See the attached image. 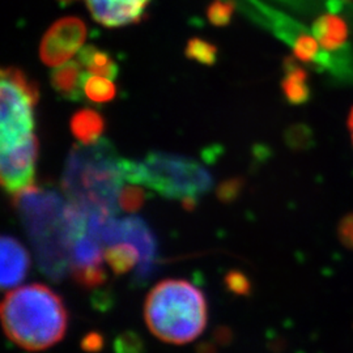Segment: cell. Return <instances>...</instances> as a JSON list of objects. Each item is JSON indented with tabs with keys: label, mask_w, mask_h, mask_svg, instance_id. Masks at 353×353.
I'll return each mask as SVG.
<instances>
[{
	"label": "cell",
	"mask_w": 353,
	"mask_h": 353,
	"mask_svg": "<svg viewBox=\"0 0 353 353\" xmlns=\"http://www.w3.org/2000/svg\"><path fill=\"white\" fill-rule=\"evenodd\" d=\"M14 205L32 241L41 268L50 276H64L70 268L72 233L62 196L52 190L30 186L14 195Z\"/></svg>",
	"instance_id": "cell-3"
},
{
	"label": "cell",
	"mask_w": 353,
	"mask_h": 353,
	"mask_svg": "<svg viewBox=\"0 0 353 353\" xmlns=\"http://www.w3.org/2000/svg\"><path fill=\"white\" fill-rule=\"evenodd\" d=\"M103 258L101 242L92 237L88 230L76 237L70 250V270L76 281L85 288L102 285L106 280Z\"/></svg>",
	"instance_id": "cell-9"
},
{
	"label": "cell",
	"mask_w": 353,
	"mask_h": 353,
	"mask_svg": "<svg viewBox=\"0 0 353 353\" xmlns=\"http://www.w3.org/2000/svg\"><path fill=\"white\" fill-rule=\"evenodd\" d=\"M77 61L92 75L108 79H115L118 75V64L108 52L97 49L96 46L88 45L81 48Z\"/></svg>",
	"instance_id": "cell-15"
},
{
	"label": "cell",
	"mask_w": 353,
	"mask_h": 353,
	"mask_svg": "<svg viewBox=\"0 0 353 353\" xmlns=\"http://www.w3.org/2000/svg\"><path fill=\"white\" fill-rule=\"evenodd\" d=\"M283 93L292 105H303L310 97L307 76L297 64L290 63L285 67V77L283 79Z\"/></svg>",
	"instance_id": "cell-16"
},
{
	"label": "cell",
	"mask_w": 353,
	"mask_h": 353,
	"mask_svg": "<svg viewBox=\"0 0 353 353\" xmlns=\"http://www.w3.org/2000/svg\"><path fill=\"white\" fill-rule=\"evenodd\" d=\"M228 285L230 290H236L239 293H243L249 290V283L246 278L240 272H230L227 278Z\"/></svg>",
	"instance_id": "cell-26"
},
{
	"label": "cell",
	"mask_w": 353,
	"mask_h": 353,
	"mask_svg": "<svg viewBox=\"0 0 353 353\" xmlns=\"http://www.w3.org/2000/svg\"><path fill=\"white\" fill-rule=\"evenodd\" d=\"M241 179H229L220 185L219 198L221 202H233L241 192Z\"/></svg>",
	"instance_id": "cell-24"
},
{
	"label": "cell",
	"mask_w": 353,
	"mask_h": 353,
	"mask_svg": "<svg viewBox=\"0 0 353 353\" xmlns=\"http://www.w3.org/2000/svg\"><path fill=\"white\" fill-rule=\"evenodd\" d=\"M121 236L122 241L134 245L140 255V278H145L151 274L154 258H156V240L147 223L140 217H126L121 220Z\"/></svg>",
	"instance_id": "cell-11"
},
{
	"label": "cell",
	"mask_w": 353,
	"mask_h": 353,
	"mask_svg": "<svg viewBox=\"0 0 353 353\" xmlns=\"http://www.w3.org/2000/svg\"><path fill=\"white\" fill-rule=\"evenodd\" d=\"M348 125H350V128H351V132H352V138H353V110L351 115H350V119H348Z\"/></svg>",
	"instance_id": "cell-27"
},
{
	"label": "cell",
	"mask_w": 353,
	"mask_h": 353,
	"mask_svg": "<svg viewBox=\"0 0 353 353\" xmlns=\"http://www.w3.org/2000/svg\"><path fill=\"white\" fill-rule=\"evenodd\" d=\"M85 76L84 67L79 61L65 62L51 72V85L61 97L77 101L84 90Z\"/></svg>",
	"instance_id": "cell-13"
},
{
	"label": "cell",
	"mask_w": 353,
	"mask_h": 353,
	"mask_svg": "<svg viewBox=\"0 0 353 353\" xmlns=\"http://www.w3.org/2000/svg\"><path fill=\"white\" fill-rule=\"evenodd\" d=\"M123 160L106 139L89 145H74L64 165V194L87 214L114 216L126 179Z\"/></svg>",
	"instance_id": "cell-1"
},
{
	"label": "cell",
	"mask_w": 353,
	"mask_h": 353,
	"mask_svg": "<svg viewBox=\"0 0 353 353\" xmlns=\"http://www.w3.org/2000/svg\"><path fill=\"white\" fill-rule=\"evenodd\" d=\"M145 191L137 186H127L119 194V207L126 212H138L145 202Z\"/></svg>",
	"instance_id": "cell-21"
},
{
	"label": "cell",
	"mask_w": 353,
	"mask_h": 353,
	"mask_svg": "<svg viewBox=\"0 0 353 353\" xmlns=\"http://www.w3.org/2000/svg\"><path fill=\"white\" fill-rule=\"evenodd\" d=\"M87 38L85 24L76 17H65L50 26L42 38L39 55L48 65H61L81 50Z\"/></svg>",
	"instance_id": "cell-7"
},
{
	"label": "cell",
	"mask_w": 353,
	"mask_h": 353,
	"mask_svg": "<svg viewBox=\"0 0 353 353\" xmlns=\"http://www.w3.org/2000/svg\"><path fill=\"white\" fill-rule=\"evenodd\" d=\"M62 3L83 1L92 17L103 26H119L137 24L145 16L151 0H59Z\"/></svg>",
	"instance_id": "cell-10"
},
{
	"label": "cell",
	"mask_w": 353,
	"mask_h": 353,
	"mask_svg": "<svg viewBox=\"0 0 353 353\" xmlns=\"http://www.w3.org/2000/svg\"><path fill=\"white\" fill-rule=\"evenodd\" d=\"M236 6L233 3L217 0L212 3L208 8V19L216 26H227L230 21V17L234 12Z\"/></svg>",
	"instance_id": "cell-22"
},
{
	"label": "cell",
	"mask_w": 353,
	"mask_h": 353,
	"mask_svg": "<svg viewBox=\"0 0 353 353\" xmlns=\"http://www.w3.org/2000/svg\"><path fill=\"white\" fill-rule=\"evenodd\" d=\"M185 54L189 59L196 61L204 65H214L217 61V49L208 41L202 38L190 39Z\"/></svg>",
	"instance_id": "cell-20"
},
{
	"label": "cell",
	"mask_w": 353,
	"mask_h": 353,
	"mask_svg": "<svg viewBox=\"0 0 353 353\" xmlns=\"http://www.w3.org/2000/svg\"><path fill=\"white\" fill-rule=\"evenodd\" d=\"M314 36L319 45L326 49L341 46L345 39V26L336 17H322L316 24Z\"/></svg>",
	"instance_id": "cell-18"
},
{
	"label": "cell",
	"mask_w": 353,
	"mask_h": 353,
	"mask_svg": "<svg viewBox=\"0 0 353 353\" xmlns=\"http://www.w3.org/2000/svg\"><path fill=\"white\" fill-rule=\"evenodd\" d=\"M70 127L76 139L81 144L89 145L100 140L105 130V121L96 110L81 109L71 118Z\"/></svg>",
	"instance_id": "cell-14"
},
{
	"label": "cell",
	"mask_w": 353,
	"mask_h": 353,
	"mask_svg": "<svg viewBox=\"0 0 353 353\" xmlns=\"http://www.w3.org/2000/svg\"><path fill=\"white\" fill-rule=\"evenodd\" d=\"M144 319L157 339L188 344L199 338L207 326V301L202 290L188 280L166 279L150 290Z\"/></svg>",
	"instance_id": "cell-4"
},
{
	"label": "cell",
	"mask_w": 353,
	"mask_h": 353,
	"mask_svg": "<svg viewBox=\"0 0 353 353\" xmlns=\"http://www.w3.org/2000/svg\"><path fill=\"white\" fill-rule=\"evenodd\" d=\"M318 45L319 43L316 38L301 36V37L297 38V41L294 42V46H293L294 55L301 62H310L316 58Z\"/></svg>",
	"instance_id": "cell-23"
},
{
	"label": "cell",
	"mask_w": 353,
	"mask_h": 353,
	"mask_svg": "<svg viewBox=\"0 0 353 353\" xmlns=\"http://www.w3.org/2000/svg\"><path fill=\"white\" fill-rule=\"evenodd\" d=\"M339 237L341 242L353 249V214H347L339 224Z\"/></svg>",
	"instance_id": "cell-25"
},
{
	"label": "cell",
	"mask_w": 353,
	"mask_h": 353,
	"mask_svg": "<svg viewBox=\"0 0 353 353\" xmlns=\"http://www.w3.org/2000/svg\"><path fill=\"white\" fill-rule=\"evenodd\" d=\"M0 284L3 290L13 288L26 279L30 268V256L26 248L11 236H3Z\"/></svg>",
	"instance_id": "cell-12"
},
{
	"label": "cell",
	"mask_w": 353,
	"mask_h": 353,
	"mask_svg": "<svg viewBox=\"0 0 353 353\" xmlns=\"http://www.w3.org/2000/svg\"><path fill=\"white\" fill-rule=\"evenodd\" d=\"M0 151L34 137V106L39 99L37 84L16 67L1 71Z\"/></svg>",
	"instance_id": "cell-6"
},
{
	"label": "cell",
	"mask_w": 353,
	"mask_h": 353,
	"mask_svg": "<svg viewBox=\"0 0 353 353\" xmlns=\"http://www.w3.org/2000/svg\"><path fill=\"white\" fill-rule=\"evenodd\" d=\"M84 93L87 99L96 103H105L115 99L117 88L108 77L87 74L84 81Z\"/></svg>",
	"instance_id": "cell-19"
},
{
	"label": "cell",
	"mask_w": 353,
	"mask_h": 353,
	"mask_svg": "<svg viewBox=\"0 0 353 353\" xmlns=\"http://www.w3.org/2000/svg\"><path fill=\"white\" fill-rule=\"evenodd\" d=\"M105 261L115 275H123L140 262L139 252L134 245H112L105 252Z\"/></svg>",
	"instance_id": "cell-17"
},
{
	"label": "cell",
	"mask_w": 353,
	"mask_h": 353,
	"mask_svg": "<svg viewBox=\"0 0 353 353\" xmlns=\"http://www.w3.org/2000/svg\"><path fill=\"white\" fill-rule=\"evenodd\" d=\"M37 159L38 140L36 137H32L12 148L1 150V185L7 192L16 195L34 185Z\"/></svg>",
	"instance_id": "cell-8"
},
{
	"label": "cell",
	"mask_w": 353,
	"mask_h": 353,
	"mask_svg": "<svg viewBox=\"0 0 353 353\" xmlns=\"http://www.w3.org/2000/svg\"><path fill=\"white\" fill-rule=\"evenodd\" d=\"M125 178L131 183L157 191L194 210L198 199L212 188V176L195 160L178 154L152 152L141 161L123 160Z\"/></svg>",
	"instance_id": "cell-5"
},
{
	"label": "cell",
	"mask_w": 353,
	"mask_h": 353,
	"mask_svg": "<svg viewBox=\"0 0 353 353\" xmlns=\"http://www.w3.org/2000/svg\"><path fill=\"white\" fill-rule=\"evenodd\" d=\"M1 323L10 341L26 351L38 352L63 339L68 313L58 293L43 284H30L4 297Z\"/></svg>",
	"instance_id": "cell-2"
}]
</instances>
